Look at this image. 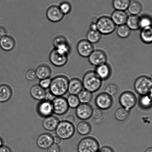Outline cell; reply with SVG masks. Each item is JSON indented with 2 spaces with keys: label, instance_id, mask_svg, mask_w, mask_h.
I'll return each instance as SVG.
<instances>
[{
  "label": "cell",
  "instance_id": "obj_11",
  "mask_svg": "<svg viewBox=\"0 0 152 152\" xmlns=\"http://www.w3.org/2000/svg\"><path fill=\"white\" fill-rule=\"evenodd\" d=\"M54 48L62 53L69 55L70 53V45L66 37L59 35L55 38L53 42Z\"/></svg>",
  "mask_w": 152,
  "mask_h": 152
},
{
  "label": "cell",
  "instance_id": "obj_2",
  "mask_svg": "<svg viewBox=\"0 0 152 152\" xmlns=\"http://www.w3.org/2000/svg\"><path fill=\"white\" fill-rule=\"evenodd\" d=\"M83 83L85 89L91 92L97 91L100 88L102 80L94 71H89L83 76Z\"/></svg>",
  "mask_w": 152,
  "mask_h": 152
},
{
  "label": "cell",
  "instance_id": "obj_31",
  "mask_svg": "<svg viewBox=\"0 0 152 152\" xmlns=\"http://www.w3.org/2000/svg\"><path fill=\"white\" fill-rule=\"evenodd\" d=\"M86 38L91 44H96L100 41L101 34L98 31L89 30L86 34Z\"/></svg>",
  "mask_w": 152,
  "mask_h": 152
},
{
  "label": "cell",
  "instance_id": "obj_45",
  "mask_svg": "<svg viewBox=\"0 0 152 152\" xmlns=\"http://www.w3.org/2000/svg\"><path fill=\"white\" fill-rule=\"evenodd\" d=\"M66 121L71 124H74L75 121V118L74 115H70L66 118Z\"/></svg>",
  "mask_w": 152,
  "mask_h": 152
},
{
  "label": "cell",
  "instance_id": "obj_39",
  "mask_svg": "<svg viewBox=\"0 0 152 152\" xmlns=\"http://www.w3.org/2000/svg\"><path fill=\"white\" fill-rule=\"evenodd\" d=\"M59 9L64 15H67L70 12L71 10V6L69 3L64 1L61 3L59 6Z\"/></svg>",
  "mask_w": 152,
  "mask_h": 152
},
{
  "label": "cell",
  "instance_id": "obj_38",
  "mask_svg": "<svg viewBox=\"0 0 152 152\" xmlns=\"http://www.w3.org/2000/svg\"><path fill=\"white\" fill-rule=\"evenodd\" d=\"M152 20L151 18L147 15H144L140 17V28H143L151 26Z\"/></svg>",
  "mask_w": 152,
  "mask_h": 152
},
{
  "label": "cell",
  "instance_id": "obj_48",
  "mask_svg": "<svg viewBox=\"0 0 152 152\" xmlns=\"http://www.w3.org/2000/svg\"><path fill=\"white\" fill-rule=\"evenodd\" d=\"M0 152H12L9 147L5 145H2L0 147Z\"/></svg>",
  "mask_w": 152,
  "mask_h": 152
},
{
  "label": "cell",
  "instance_id": "obj_49",
  "mask_svg": "<svg viewBox=\"0 0 152 152\" xmlns=\"http://www.w3.org/2000/svg\"><path fill=\"white\" fill-rule=\"evenodd\" d=\"M62 142V139L57 135L53 137V142L55 144H59Z\"/></svg>",
  "mask_w": 152,
  "mask_h": 152
},
{
  "label": "cell",
  "instance_id": "obj_41",
  "mask_svg": "<svg viewBox=\"0 0 152 152\" xmlns=\"http://www.w3.org/2000/svg\"><path fill=\"white\" fill-rule=\"evenodd\" d=\"M51 80L50 78L42 79L40 80L39 85L43 89H47L50 88Z\"/></svg>",
  "mask_w": 152,
  "mask_h": 152
},
{
  "label": "cell",
  "instance_id": "obj_10",
  "mask_svg": "<svg viewBox=\"0 0 152 152\" xmlns=\"http://www.w3.org/2000/svg\"><path fill=\"white\" fill-rule=\"evenodd\" d=\"M108 58L106 53L102 50H94L88 57V60L91 64L98 66L106 64Z\"/></svg>",
  "mask_w": 152,
  "mask_h": 152
},
{
  "label": "cell",
  "instance_id": "obj_37",
  "mask_svg": "<svg viewBox=\"0 0 152 152\" xmlns=\"http://www.w3.org/2000/svg\"><path fill=\"white\" fill-rule=\"evenodd\" d=\"M118 90V87L117 85L114 83H110L105 87V92L110 96H113L117 94Z\"/></svg>",
  "mask_w": 152,
  "mask_h": 152
},
{
  "label": "cell",
  "instance_id": "obj_28",
  "mask_svg": "<svg viewBox=\"0 0 152 152\" xmlns=\"http://www.w3.org/2000/svg\"><path fill=\"white\" fill-rule=\"evenodd\" d=\"M127 10L131 15H137L142 11V6L139 1L133 0L131 1Z\"/></svg>",
  "mask_w": 152,
  "mask_h": 152
},
{
  "label": "cell",
  "instance_id": "obj_20",
  "mask_svg": "<svg viewBox=\"0 0 152 152\" xmlns=\"http://www.w3.org/2000/svg\"><path fill=\"white\" fill-rule=\"evenodd\" d=\"M15 44L14 38L10 35H6L0 39V47L4 51H10L13 50Z\"/></svg>",
  "mask_w": 152,
  "mask_h": 152
},
{
  "label": "cell",
  "instance_id": "obj_25",
  "mask_svg": "<svg viewBox=\"0 0 152 152\" xmlns=\"http://www.w3.org/2000/svg\"><path fill=\"white\" fill-rule=\"evenodd\" d=\"M12 95V91L8 85L2 84L0 86V102H5L8 101Z\"/></svg>",
  "mask_w": 152,
  "mask_h": 152
},
{
  "label": "cell",
  "instance_id": "obj_44",
  "mask_svg": "<svg viewBox=\"0 0 152 152\" xmlns=\"http://www.w3.org/2000/svg\"><path fill=\"white\" fill-rule=\"evenodd\" d=\"M56 97V96H54L53 94H52L50 92H48V93L47 92L45 99V100L50 101V102H51V101L53 100V99H54Z\"/></svg>",
  "mask_w": 152,
  "mask_h": 152
},
{
  "label": "cell",
  "instance_id": "obj_30",
  "mask_svg": "<svg viewBox=\"0 0 152 152\" xmlns=\"http://www.w3.org/2000/svg\"><path fill=\"white\" fill-rule=\"evenodd\" d=\"M131 0H113V6L115 10H127Z\"/></svg>",
  "mask_w": 152,
  "mask_h": 152
},
{
  "label": "cell",
  "instance_id": "obj_29",
  "mask_svg": "<svg viewBox=\"0 0 152 152\" xmlns=\"http://www.w3.org/2000/svg\"><path fill=\"white\" fill-rule=\"evenodd\" d=\"M77 132L80 134L86 135L90 133L91 130V127L88 122L81 121L77 124Z\"/></svg>",
  "mask_w": 152,
  "mask_h": 152
},
{
  "label": "cell",
  "instance_id": "obj_19",
  "mask_svg": "<svg viewBox=\"0 0 152 152\" xmlns=\"http://www.w3.org/2000/svg\"><path fill=\"white\" fill-rule=\"evenodd\" d=\"M83 83L80 79L74 78L69 80L68 91L71 95H77L83 90Z\"/></svg>",
  "mask_w": 152,
  "mask_h": 152
},
{
  "label": "cell",
  "instance_id": "obj_18",
  "mask_svg": "<svg viewBox=\"0 0 152 152\" xmlns=\"http://www.w3.org/2000/svg\"><path fill=\"white\" fill-rule=\"evenodd\" d=\"M128 17L127 13L123 10H115L111 15V18L116 25L126 24Z\"/></svg>",
  "mask_w": 152,
  "mask_h": 152
},
{
  "label": "cell",
  "instance_id": "obj_16",
  "mask_svg": "<svg viewBox=\"0 0 152 152\" xmlns=\"http://www.w3.org/2000/svg\"><path fill=\"white\" fill-rule=\"evenodd\" d=\"M37 110L41 117H46L51 115L53 113L51 102L47 100L42 101L39 104Z\"/></svg>",
  "mask_w": 152,
  "mask_h": 152
},
{
  "label": "cell",
  "instance_id": "obj_51",
  "mask_svg": "<svg viewBox=\"0 0 152 152\" xmlns=\"http://www.w3.org/2000/svg\"><path fill=\"white\" fill-rule=\"evenodd\" d=\"M145 152H152V148H149L146 150Z\"/></svg>",
  "mask_w": 152,
  "mask_h": 152
},
{
  "label": "cell",
  "instance_id": "obj_27",
  "mask_svg": "<svg viewBox=\"0 0 152 152\" xmlns=\"http://www.w3.org/2000/svg\"><path fill=\"white\" fill-rule=\"evenodd\" d=\"M140 34V37L143 42L147 44L152 42V29L151 26L142 28Z\"/></svg>",
  "mask_w": 152,
  "mask_h": 152
},
{
  "label": "cell",
  "instance_id": "obj_8",
  "mask_svg": "<svg viewBox=\"0 0 152 152\" xmlns=\"http://www.w3.org/2000/svg\"><path fill=\"white\" fill-rule=\"evenodd\" d=\"M49 59L52 64L55 66L62 67L67 63L68 55L62 53L54 48L50 52Z\"/></svg>",
  "mask_w": 152,
  "mask_h": 152
},
{
  "label": "cell",
  "instance_id": "obj_43",
  "mask_svg": "<svg viewBox=\"0 0 152 152\" xmlns=\"http://www.w3.org/2000/svg\"><path fill=\"white\" fill-rule=\"evenodd\" d=\"M48 149L47 152H61L60 147L58 144H53Z\"/></svg>",
  "mask_w": 152,
  "mask_h": 152
},
{
  "label": "cell",
  "instance_id": "obj_47",
  "mask_svg": "<svg viewBox=\"0 0 152 152\" xmlns=\"http://www.w3.org/2000/svg\"><path fill=\"white\" fill-rule=\"evenodd\" d=\"M7 32L5 28L2 27H0V39L7 35Z\"/></svg>",
  "mask_w": 152,
  "mask_h": 152
},
{
  "label": "cell",
  "instance_id": "obj_21",
  "mask_svg": "<svg viewBox=\"0 0 152 152\" xmlns=\"http://www.w3.org/2000/svg\"><path fill=\"white\" fill-rule=\"evenodd\" d=\"M95 72L101 80H105L109 78L111 73L109 65L105 64L96 67Z\"/></svg>",
  "mask_w": 152,
  "mask_h": 152
},
{
  "label": "cell",
  "instance_id": "obj_36",
  "mask_svg": "<svg viewBox=\"0 0 152 152\" xmlns=\"http://www.w3.org/2000/svg\"><path fill=\"white\" fill-rule=\"evenodd\" d=\"M68 106L72 108H77L80 104V101L77 95H70L66 99Z\"/></svg>",
  "mask_w": 152,
  "mask_h": 152
},
{
  "label": "cell",
  "instance_id": "obj_34",
  "mask_svg": "<svg viewBox=\"0 0 152 152\" xmlns=\"http://www.w3.org/2000/svg\"><path fill=\"white\" fill-rule=\"evenodd\" d=\"M139 103L140 106L142 108L146 109L150 108L152 105L151 93L141 96Z\"/></svg>",
  "mask_w": 152,
  "mask_h": 152
},
{
  "label": "cell",
  "instance_id": "obj_26",
  "mask_svg": "<svg viewBox=\"0 0 152 152\" xmlns=\"http://www.w3.org/2000/svg\"><path fill=\"white\" fill-rule=\"evenodd\" d=\"M126 24L131 30H137L140 28V17L138 15H131L128 16Z\"/></svg>",
  "mask_w": 152,
  "mask_h": 152
},
{
  "label": "cell",
  "instance_id": "obj_40",
  "mask_svg": "<svg viewBox=\"0 0 152 152\" xmlns=\"http://www.w3.org/2000/svg\"><path fill=\"white\" fill-rule=\"evenodd\" d=\"M25 77L27 80L29 81H33L35 80L37 77L35 71L33 69L29 70L26 72Z\"/></svg>",
  "mask_w": 152,
  "mask_h": 152
},
{
  "label": "cell",
  "instance_id": "obj_5",
  "mask_svg": "<svg viewBox=\"0 0 152 152\" xmlns=\"http://www.w3.org/2000/svg\"><path fill=\"white\" fill-rule=\"evenodd\" d=\"M56 130L57 136L64 140L70 139L73 136L75 132L73 124L66 121L59 122Z\"/></svg>",
  "mask_w": 152,
  "mask_h": 152
},
{
  "label": "cell",
  "instance_id": "obj_32",
  "mask_svg": "<svg viewBox=\"0 0 152 152\" xmlns=\"http://www.w3.org/2000/svg\"><path fill=\"white\" fill-rule=\"evenodd\" d=\"M77 96L80 102L83 104H88L91 101L93 95L92 92L84 89L82 90L77 95Z\"/></svg>",
  "mask_w": 152,
  "mask_h": 152
},
{
  "label": "cell",
  "instance_id": "obj_4",
  "mask_svg": "<svg viewBox=\"0 0 152 152\" xmlns=\"http://www.w3.org/2000/svg\"><path fill=\"white\" fill-rule=\"evenodd\" d=\"M97 31L101 35H110L114 32L116 25L111 18L107 16H102L97 19L96 22Z\"/></svg>",
  "mask_w": 152,
  "mask_h": 152
},
{
  "label": "cell",
  "instance_id": "obj_35",
  "mask_svg": "<svg viewBox=\"0 0 152 152\" xmlns=\"http://www.w3.org/2000/svg\"><path fill=\"white\" fill-rule=\"evenodd\" d=\"M117 33L120 38H126L130 36L131 30L126 24L120 25L117 28Z\"/></svg>",
  "mask_w": 152,
  "mask_h": 152
},
{
  "label": "cell",
  "instance_id": "obj_23",
  "mask_svg": "<svg viewBox=\"0 0 152 152\" xmlns=\"http://www.w3.org/2000/svg\"><path fill=\"white\" fill-rule=\"evenodd\" d=\"M47 92L46 89H43L39 85H35L31 88L30 94L34 99L43 101L45 99Z\"/></svg>",
  "mask_w": 152,
  "mask_h": 152
},
{
  "label": "cell",
  "instance_id": "obj_14",
  "mask_svg": "<svg viewBox=\"0 0 152 152\" xmlns=\"http://www.w3.org/2000/svg\"><path fill=\"white\" fill-rule=\"evenodd\" d=\"M64 15L61 12L58 6L53 5L50 6L47 10L46 16L50 22H58L63 19Z\"/></svg>",
  "mask_w": 152,
  "mask_h": 152
},
{
  "label": "cell",
  "instance_id": "obj_33",
  "mask_svg": "<svg viewBox=\"0 0 152 152\" xmlns=\"http://www.w3.org/2000/svg\"><path fill=\"white\" fill-rule=\"evenodd\" d=\"M129 115V110L122 107L116 110L115 116L117 120L119 121H123L127 120Z\"/></svg>",
  "mask_w": 152,
  "mask_h": 152
},
{
  "label": "cell",
  "instance_id": "obj_46",
  "mask_svg": "<svg viewBox=\"0 0 152 152\" xmlns=\"http://www.w3.org/2000/svg\"><path fill=\"white\" fill-rule=\"evenodd\" d=\"M99 152H114V151L111 147L104 146L101 149Z\"/></svg>",
  "mask_w": 152,
  "mask_h": 152
},
{
  "label": "cell",
  "instance_id": "obj_24",
  "mask_svg": "<svg viewBox=\"0 0 152 152\" xmlns=\"http://www.w3.org/2000/svg\"><path fill=\"white\" fill-rule=\"evenodd\" d=\"M35 72L37 77L40 80L50 78L52 72L50 67L45 64L39 65Z\"/></svg>",
  "mask_w": 152,
  "mask_h": 152
},
{
  "label": "cell",
  "instance_id": "obj_7",
  "mask_svg": "<svg viewBox=\"0 0 152 152\" xmlns=\"http://www.w3.org/2000/svg\"><path fill=\"white\" fill-rule=\"evenodd\" d=\"M53 112L57 115L65 114L69 109L66 98L62 96L56 97L51 101Z\"/></svg>",
  "mask_w": 152,
  "mask_h": 152
},
{
  "label": "cell",
  "instance_id": "obj_1",
  "mask_svg": "<svg viewBox=\"0 0 152 152\" xmlns=\"http://www.w3.org/2000/svg\"><path fill=\"white\" fill-rule=\"evenodd\" d=\"M69 80L67 77L59 75L51 80L50 92L56 97L62 96L68 92Z\"/></svg>",
  "mask_w": 152,
  "mask_h": 152
},
{
  "label": "cell",
  "instance_id": "obj_15",
  "mask_svg": "<svg viewBox=\"0 0 152 152\" xmlns=\"http://www.w3.org/2000/svg\"><path fill=\"white\" fill-rule=\"evenodd\" d=\"M92 110L93 109L89 104L82 103L76 109V115L80 120H87L91 117Z\"/></svg>",
  "mask_w": 152,
  "mask_h": 152
},
{
  "label": "cell",
  "instance_id": "obj_42",
  "mask_svg": "<svg viewBox=\"0 0 152 152\" xmlns=\"http://www.w3.org/2000/svg\"><path fill=\"white\" fill-rule=\"evenodd\" d=\"M102 115V111L100 109L95 108L92 110V116L96 120H99L101 118Z\"/></svg>",
  "mask_w": 152,
  "mask_h": 152
},
{
  "label": "cell",
  "instance_id": "obj_50",
  "mask_svg": "<svg viewBox=\"0 0 152 152\" xmlns=\"http://www.w3.org/2000/svg\"><path fill=\"white\" fill-rule=\"evenodd\" d=\"M90 30L93 31H97L96 22H92L90 25Z\"/></svg>",
  "mask_w": 152,
  "mask_h": 152
},
{
  "label": "cell",
  "instance_id": "obj_17",
  "mask_svg": "<svg viewBox=\"0 0 152 152\" xmlns=\"http://www.w3.org/2000/svg\"><path fill=\"white\" fill-rule=\"evenodd\" d=\"M53 137L48 133L42 134L37 140V143L39 148L45 149L53 144Z\"/></svg>",
  "mask_w": 152,
  "mask_h": 152
},
{
  "label": "cell",
  "instance_id": "obj_3",
  "mask_svg": "<svg viewBox=\"0 0 152 152\" xmlns=\"http://www.w3.org/2000/svg\"><path fill=\"white\" fill-rule=\"evenodd\" d=\"M152 80L150 77L141 76L136 79L134 84L135 90L141 96L151 93Z\"/></svg>",
  "mask_w": 152,
  "mask_h": 152
},
{
  "label": "cell",
  "instance_id": "obj_13",
  "mask_svg": "<svg viewBox=\"0 0 152 152\" xmlns=\"http://www.w3.org/2000/svg\"><path fill=\"white\" fill-rule=\"evenodd\" d=\"M78 54L82 57H88L93 51V45L86 39H82L79 42L77 45Z\"/></svg>",
  "mask_w": 152,
  "mask_h": 152
},
{
  "label": "cell",
  "instance_id": "obj_52",
  "mask_svg": "<svg viewBox=\"0 0 152 152\" xmlns=\"http://www.w3.org/2000/svg\"><path fill=\"white\" fill-rule=\"evenodd\" d=\"M3 141L0 138V147H1V146L3 145Z\"/></svg>",
  "mask_w": 152,
  "mask_h": 152
},
{
  "label": "cell",
  "instance_id": "obj_22",
  "mask_svg": "<svg viewBox=\"0 0 152 152\" xmlns=\"http://www.w3.org/2000/svg\"><path fill=\"white\" fill-rule=\"evenodd\" d=\"M57 117L50 115L45 117L42 123L43 127L46 130L53 131L56 129L59 123Z\"/></svg>",
  "mask_w": 152,
  "mask_h": 152
},
{
  "label": "cell",
  "instance_id": "obj_9",
  "mask_svg": "<svg viewBox=\"0 0 152 152\" xmlns=\"http://www.w3.org/2000/svg\"><path fill=\"white\" fill-rule=\"evenodd\" d=\"M137 98L134 94L129 91L122 93L119 98V102L122 107L128 110L132 109L137 103Z\"/></svg>",
  "mask_w": 152,
  "mask_h": 152
},
{
  "label": "cell",
  "instance_id": "obj_6",
  "mask_svg": "<svg viewBox=\"0 0 152 152\" xmlns=\"http://www.w3.org/2000/svg\"><path fill=\"white\" fill-rule=\"evenodd\" d=\"M99 144L95 138L91 137L83 138L77 146L78 152H98Z\"/></svg>",
  "mask_w": 152,
  "mask_h": 152
},
{
  "label": "cell",
  "instance_id": "obj_12",
  "mask_svg": "<svg viewBox=\"0 0 152 152\" xmlns=\"http://www.w3.org/2000/svg\"><path fill=\"white\" fill-rule=\"evenodd\" d=\"M95 104L101 110L110 109L113 104V100L111 96L105 93L99 94L95 98Z\"/></svg>",
  "mask_w": 152,
  "mask_h": 152
}]
</instances>
